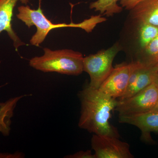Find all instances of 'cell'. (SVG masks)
I'll list each match as a JSON object with an SVG mask.
<instances>
[{"instance_id":"obj_1","label":"cell","mask_w":158,"mask_h":158,"mask_svg":"<svg viewBox=\"0 0 158 158\" xmlns=\"http://www.w3.org/2000/svg\"><path fill=\"white\" fill-rule=\"evenodd\" d=\"M78 95L81 106L79 127L95 135L119 138L118 130L110 123L112 112L117 105V99L88 85Z\"/></svg>"},{"instance_id":"obj_12","label":"cell","mask_w":158,"mask_h":158,"mask_svg":"<svg viewBox=\"0 0 158 158\" xmlns=\"http://www.w3.org/2000/svg\"><path fill=\"white\" fill-rule=\"evenodd\" d=\"M25 95L10 98L5 102L0 103V133L9 136L11 131V118L18 102Z\"/></svg>"},{"instance_id":"obj_13","label":"cell","mask_w":158,"mask_h":158,"mask_svg":"<svg viewBox=\"0 0 158 158\" xmlns=\"http://www.w3.org/2000/svg\"><path fill=\"white\" fill-rule=\"evenodd\" d=\"M118 1L119 0H97L90 3V8L94 9L95 11H100L101 15L107 16H113L122 11L123 7L117 4Z\"/></svg>"},{"instance_id":"obj_6","label":"cell","mask_w":158,"mask_h":158,"mask_svg":"<svg viewBox=\"0 0 158 158\" xmlns=\"http://www.w3.org/2000/svg\"><path fill=\"white\" fill-rule=\"evenodd\" d=\"M91 145L96 158H133L129 144L119 138L94 134Z\"/></svg>"},{"instance_id":"obj_16","label":"cell","mask_w":158,"mask_h":158,"mask_svg":"<svg viewBox=\"0 0 158 158\" xmlns=\"http://www.w3.org/2000/svg\"><path fill=\"white\" fill-rule=\"evenodd\" d=\"M64 158H96L94 154L92 153L90 150L86 151H80L65 156Z\"/></svg>"},{"instance_id":"obj_3","label":"cell","mask_w":158,"mask_h":158,"mask_svg":"<svg viewBox=\"0 0 158 158\" xmlns=\"http://www.w3.org/2000/svg\"><path fill=\"white\" fill-rule=\"evenodd\" d=\"M44 54L30 60L32 68L44 73L56 72L68 75L78 76L83 70V55L70 49L52 50L44 48Z\"/></svg>"},{"instance_id":"obj_7","label":"cell","mask_w":158,"mask_h":158,"mask_svg":"<svg viewBox=\"0 0 158 158\" xmlns=\"http://www.w3.org/2000/svg\"><path fill=\"white\" fill-rule=\"evenodd\" d=\"M135 65V61L116 65L98 90L113 98H121L127 88L131 73Z\"/></svg>"},{"instance_id":"obj_2","label":"cell","mask_w":158,"mask_h":158,"mask_svg":"<svg viewBox=\"0 0 158 158\" xmlns=\"http://www.w3.org/2000/svg\"><path fill=\"white\" fill-rule=\"evenodd\" d=\"M41 1L42 0H39V7L37 10L31 9L28 6H22L18 8L19 13L16 15L18 19L25 23L29 28L33 26H36L37 28V32L30 40V43L32 45L39 47L44 41L50 31L54 29L63 27L80 28L90 33L98 24L106 21L105 18L99 15L91 16L90 18L79 23L54 24L44 14L41 8Z\"/></svg>"},{"instance_id":"obj_10","label":"cell","mask_w":158,"mask_h":158,"mask_svg":"<svg viewBox=\"0 0 158 158\" xmlns=\"http://www.w3.org/2000/svg\"><path fill=\"white\" fill-rule=\"evenodd\" d=\"M30 0H0V34L5 31L7 32L10 39L13 41V45L16 51L19 48L25 45L19 37L12 27L11 21L13 11L19 1L27 5Z\"/></svg>"},{"instance_id":"obj_20","label":"cell","mask_w":158,"mask_h":158,"mask_svg":"<svg viewBox=\"0 0 158 158\" xmlns=\"http://www.w3.org/2000/svg\"><path fill=\"white\" fill-rule=\"evenodd\" d=\"M1 61H0V63H1Z\"/></svg>"},{"instance_id":"obj_19","label":"cell","mask_w":158,"mask_h":158,"mask_svg":"<svg viewBox=\"0 0 158 158\" xmlns=\"http://www.w3.org/2000/svg\"><path fill=\"white\" fill-rule=\"evenodd\" d=\"M153 68L156 71H158V63L157 65H156L154 67H153Z\"/></svg>"},{"instance_id":"obj_14","label":"cell","mask_w":158,"mask_h":158,"mask_svg":"<svg viewBox=\"0 0 158 158\" xmlns=\"http://www.w3.org/2000/svg\"><path fill=\"white\" fill-rule=\"evenodd\" d=\"M158 36V26L149 23H140L139 28V44L144 49Z\"/></svg>"},{"instance_id":"obj_5","label":"cell","mask_w":158,"mask_h":158,"mask_svg":"<svg viewBox=\"0 0 158 158\" xmlns=\"http://www.w3.org/2000/svg\"><path fill=\"white\" fill-rule=\"evenodd\" d=\"M158 100V88L153 83L133 96L118 100L115 110L118 116H134L152 110Z\"/></svg>"},{"instance_id":"obj_17","label":"cell","mask_w":158,"mask_h":158,"mask_svg":"<svg viewBox=\"0 0 158 158\" xmlns=\"http://www.w3.org/2000/svg\"><path fill=\"white\" fill-rule=\"evenodd\" d=\"M153 83L158 88V71H156V72L155 73Z\"/></svg>"},{"instance_id":"obj_8","label":"cell","mask_w":158,"mask_h":158,"mask_svg":"<svg viewBox=\"0 0 158 158\" xmlns=\"http://www.w3.org/2000/svg\"><path fill=\"white\" fill-rule=\"evenodd\" d=\"M135 65L131 73L128 85L123 95L118 100L128 98L143 90L153 83L156 71L138 61H134Z\"/></svg>"},{"instance_id":"obj_18","label":"cell","mask_w":158,"mask_h":158,"mask_svg":"<svg viewBox=\"0 0 158 158\" xmlns=\"http://www.w3.org/2000/svg\"><path fill=\"white\" fill-rule=\"evenodd\" d=\"M152 110H154V111L158 112V100L155 106L154 107V108H153V109Z\"/></svg>"},{"instance_id":"obj_4","label":"cell","mask_w":158,"mask_h":158,"mask_svg":"<svg viewBox=\"0 0 158 158\" xmlns=\"http://www.w3.org/2000/svg\"><path fill=\"white\" fill-rule=\"evenodd\" d=\"M119 51L120 47L116 44L107 49L84 58L83 70L90 76V87L98 89L109 77L114 68L113 60Z\"/></svg>"},{"instance_id":"obj_15","label":"cell","mask_w":158,"mask_h":158,"mask_svg":"<svg viewBox=\"0 0 158 158\" xmlns=\"http://www.w3.org/2000/svg\"><path fill=\"white\" fill-rule=\"evenodd\" d=\"M145 56L139 61L144 65L154 67L158 63V36L144 49Z\"/></svg>"},{"instance_id":"obj_9","label":"cell","mask_w":158,"mask_h":158,"mask_svg":"<svg viewBox=\"0 0 158 158\" xmlns=\"http://www.w3.org/2000/svg\"><path fill=\"white\" fill-rule=\"evenodd\" d=\"M118 121L123 123L132 125L141 131V139L152 142V132L158 133V112L151 110L134 116H118Z\"/></svg>"},{"instance_id":"obj_11","label":"cell","mask_w":158,"mask_h":158,"mask_svg":"<svg viewBox=\"0 0 158 158\" xmlns=\"http://www.w3.org/2000/svg\"><path fill=\"white\" fill-rule=\"evenodd\" d=\"M131 10L133 19L140 23L158 26V0H141Z\"/></svg>"}]
</instances>
